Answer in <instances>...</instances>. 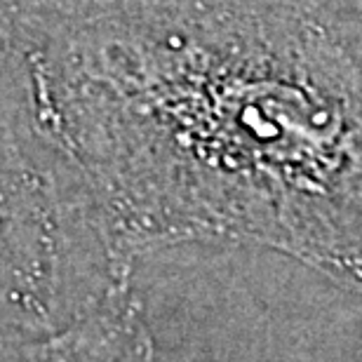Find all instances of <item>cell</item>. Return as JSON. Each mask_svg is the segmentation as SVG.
<instances>
[{
    "label": "cell",
    "instance_id": "cell-1",
    "mask_svg": "<svg viewBox=\"0 0 362 362\" xmlns=\"http://www.w3.org/2000/svg\"><path fill=\"white\" fill-rule=\"evenodd\" d=\"M26 62L127 264L257 245L362 294V0L94 7Z\"/></svg>",
    "mask_w": 362,
    "mask_h": 362
},
{
    "label": "cell",
    "instance_id": "cell-2",
    "mask_svg": "<svg viewBox=\"0 0 362 362\" xmlns=\"http://www.w3.org/2000/svg\"><path fill=\"white\" fill-rule=\"evenodd\" d=\"M132 271L88 179L35 113L24 64L0 83V339L69 327L127 292Z\"/></svg>",
    "mask_w": 362,
    "mask_h": 362
},
{
    "label": "cell",
    "instance_id": "cell-3",
    "mask_svg": "<svg viewBox=\"0 0 362 362\" xmlns=\"http://www.w3.org/2000/svg\"><path fill=\"white\" fill-rule=\"evenodd\" d=\"M0 362H156V341L132 289L49 334L0 339Z\"/></svg>",
    "mask_w": 362,
    "mask_h": 362
},
{
    "label": "cell",
    "instance_id": "cell-4",
    "mask_svg": "<svg viewBox=\"0 0 362 362\" xmlns=\"http://www.w3.org/2000/svg\"><path fill=\"white\" fill-rule=\"evenodd\" d=\"M28 33L14 0H0V83L26 64Z\"/></svg>",
    "mask_w": 362,
    "mask_h": 362
},
{
    "label": "cell",
    "instance_id": "cell-5",
    "mask_svg": "<svg viewBox=\"0 0 362 362\" xmlns=\"http://www.w3.org/2000/svg\"><path fill=\"white\" fill-rule=\"evenodd\" d=\"M26 24V33L31 35L54 21H62L74 14H81L88 0H14Z\"/></svg>",
    "mask_w": 362,
    "mask_h": 362
},
{
    "label": "cell",
    "instance_id": "cell-6",
    "mask_svg": "<svg viewBox=\"0 0 362 362\" xmlns=\"http://www.w3.org/2000/svg\"><path fill=\"white\" fill-rule=\"evenodd\" d=\"M148 3H163V0H88L85 10H94V7H129V5H148Z\"/></svg>",
    "mask_w": 362,
    "mask_h": 362
}]
</instances>
